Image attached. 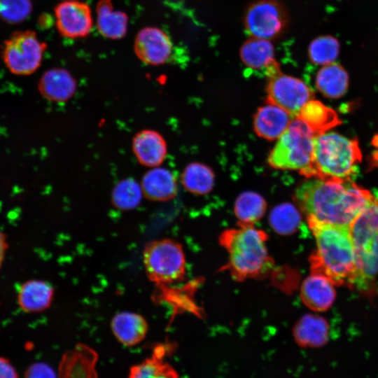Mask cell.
Segmentation results:
<instances>
[{"label": "cell", "mask_w": 378, "mask_h": 378, "mask_svg": "<svg viewBox=\"0 0 378 378\" xmlns=\"http://www.w3.org/2000/svg\"><path fill=\"white\" fill-rule=\"evenodd\" d=\"M76 80L69 71L62 68L46 71L38 83L40 94L54 102H66L74 95Z\"/></svg>", "instance_id": "17"}, {"label": "cell", "mask_w": 378, "mask_h": 378, "mask_svg": "<svg viewBox=\"0 0 378 378\" xmlns=\"http://www.w3.org/2000/svg\"><path fill=\"white\" fill-rule=\"evenodd\" d=\"M294 197L307 217L349 227L374 198L351 180L319 177L307 178L296 189Z\"/></svg>", "instance_id": "1"}, {"label": "cell", "mask_w": 378, "mask_h": 378, "mask_svg": "<svg viewBox=\"0 0 378 378\" xmlns=\"http://www.w3.org/2000/svg\"><path fill=\"white\" fill-rule=\"evenodd\" d=\"M266 209L265 198L253 191L239 194L234 204V213L238 225H254L263 217Z\"/></svg>", "instance_id": "26"}, {"label": "cell", "mask_w": 378, "mask_h": 378, "mask_svg": "<svg viewBox=\"0 0 378 378\" xmlns=\"http://www.w3.org/2000/svg\"><path fill=\"white\" fill-rule=\"evenodd\" d=\"M271 227L276 233L288 235L295 232L301 223L299 209L291 203L276 205L269 216Z\"/></svg>", "instance_id": "30"}, {"label": "cell", "mask_w": 378, "mask_h": 378, "mask_svg": "<svg viewBox=\"0 0 378 378\" xmlns=\"http://www.w3.org/2000/svg\"><path fill=\"white\" fill-rule=\"evenodd\" d=\"M173 43L169 36L161 29L146 27L136 34L134 51L143 63L158 66L166 63L171 57Z\"/></svg>", "instance_id": "11"}, {"label": "cell", "mask_w": 378, "mask_h": 378, "mask_svg": "<svg viewBox=\"0 0 378 378\" xmlns=\"http://www.w3.org/2000/svg\"><path fill=\"white\" fill-rule=\"evenodd\" d=\"M64 1H71V0H64Z\"/></svg>", "instance_id": "36"}, {"label": "cell", "mask_w": 378, "mask_h": 378, "mask_svg": "<svg viewBox=\"0 0 378 378\" xmlns=\"http://www.w3.org/2000/svg\"><path fill=\"white\" fill-rule=\"evenodd\" d=\"M316 134L301 119L295 117L277 139L267 157L276 169L298 171L309 178L312 172Z\"/></svg>", "instance_id": "5"}, {"label": "cell", "mask_w": 378, "mask_h": 378, "mask_svg": "<svg viewBox=\"0 0 378 378\" xmlns=\"http://www.w3.org/2000/svg\"><path fill=\"white\" fill-rule=\"evenodd\" d=\"M318 90L330 99L342 97L349 86V75L340 64L335 62L323 65L316 76Z\"/></svg>", "instance_id": "23"}, {"label": "cell", "mask_w": 378, "mask_h": 378, "mask_svg": "<svg viewBox=\"0 0 378 378\" xmlns=\"http://www.w3.org/2000/svg\"><path fill=\"white\" fill-rule=\"evenodd\" d=\"M297 118L304 122L316 135L326 132L340 123L337 113L332 108L314 99L302 106Z\"/></svg>", "instance_id": "24"}, {"label": "cell", "mask_w": 378, "mask_h": 378, "mask_svg": "<svg viewBox=\"0 0 378 378\" xmlns=\"http://www.w3.org/2000/svg\"><path fill=\"white\" fill-rule=\"evenodd\" d=\"M292 115L284 108L267 103L260 107L253 118L255 134L269 141L278 139L288 127Z\"/></svg>", "instance_id": "16"}, {"label": "cell", "mask_w": 378, "mask_h": 378, "mask_svg": "<svg viewBox=\"0 0 378 378\" xmlns=\"http://www.w3.org/2000/svg\"><path fill=\"white\" fill-rule=\"evenodd\" d=\"M340 53L338 40L332 36H322L314 39L308 48L310 61L317 65L335 62Z\"/></svg>", "instance_id": "31"}, {"label": "cell", "mask_w": 378, "mask_h": 378, "mask_svg": "<svg viewBox=\"0 0 378 378\" xmlns=\"http://www.w3.org/2000/svg\"><path fill=\"white\" fill-rule=\"evenodd\" d=\"M354 244L378 233V199L374 198L358 215L349 227Z\"/></svg>", "instance_id": "29"}, {"label": "cell", "mask_w": 378, "mask_h": 378, "mask_svg": "<svg viewBox=\"0 0 378 378\" xmlns=\"http://www.w3.org/2000/svg\"><path fill=\"white\" fill-rule=\"evenodd\" d=\"M329 326L327 321L317 315L306 314L295 325L293 336L302 347H320L328 340Z\"/></svg>", "instance_id": "21"}, {"label": "cell", "mask_w": 378, "mask_h": 378, "mask_svg": "<svg viewBox=\"0 0 378 378\" xmlns=\"http://www.w3.org/2000/svg\"><path fill=\"white\" fill-rule=\"evenodd\" d=\"M18 374L10 361L4 357H0V378H16Z\"/></svg>", "instance_id": "34"}, {"label": "cell", "mask_w": 378, "mask_h": 378, "mask_svg": "<svg viewBox=\"0 0 378 378\" xmlns=\"http://www.w3.org/2000/svg\"><path fill=\"white\" fill-rule=\"evenodd\" d=\"M288 21V11L279 0H255L244 15V29L251 37L270 41L284 33Z\"/></svg>", "instance_id": "8"}, {"label": "cell", "mask_w": 378, "mask_h": 378, "mask_svg": "<svg viewBox=\"0 0 378 378\" xmlns=\"http://www.w3.org/2000/svg\"><path fill=\"white\" fill-rule=\"evenodd\" d=\"M183 187L189 192L206 195L211 191L215 182L212 169L200 162L188 164L181 174Z\"/></svg>", "instance_id": "25"}, {"label": "cell", "mask_w": 378, "mask_h": 378, "mask_svg": "<svg viewBox=\"0 0 378 378\" xmlns=\"http://www.w3.org/2000/svg\"><path fill=\"white\" fill-rule=\"evenodd\" d=\"M144 197L140 183L132 178L119 181L111 193V202L117 209L130 211L136 209Z\"/></svg>", "instance_id": "28"}, {"label": "cell", "mask_w": 378, "mask_h": 378, "mask_svg": "<svg viewBox=\"0 0 378 378\" xmlns=\"http://www.w3.org/2000/svg\"><path fill=\"white\" fill-rule=\"evenodd\" d=\"M54 298V288L45 281L29 280L18 290V302L25 312L36 313L48 309Z\"/></svg>", "instance_id": "20"}, {"label": "cell", "mask_w": 378, "mask_h": 378, "mask_svg": "<svg viewBox=\"0 0 378 378\" xmlns=\"http://www.w3.org/2000/svg\"><path fill=\"white\" fill-rule=\"evenodd\" d=\"M360 160L356 140L326 131L314 137L310 177L351 180Z\"/></svg>", "instance_id": "4"}, {"label": "cell", "mask_w": 378, "mask_h": 378, "mask_svg": "<svg viewBox=\"0 0 378 378\" xmlns=\"http://www.w3.org/2000/svg\"><path fill=\"white\" fill-rule=\"evenodd\" d=\"M300 295L308 308L315 312H325L335 301V284L324 275L311 272L301 285Z\"/></svg>", "instance_id": "13"}, {"label": "cell", "mask_w": 378, "mask_h": 378, "mask_svg": "<svg viewBox=\"0 0 378 378\" xmlns=\"http://www.w3.org/2000/svg\"><path fill=\"white\" fill-rule=\"evenodd\" d=\"M8 247L6 236L0 230V267L2 265Z\"/></svg>", "instance_id": "35"}, {"label": "cell", "mask_w": 378, "mask_h": 378, "mask_svg": "<svg viewBox=\"0 0 378 378\" xmlns=\"http://www.w3.org/2000/svg\"><path fill=\"white\" fill-rule=\"evenodd\" d=\"M56 27L59 33L69 38L87 36L93 27L90 6L77 0L64 1L55 8Z\"/></svg>", "instance_id": "10"}, {"label": "cell", "mask_w": 378, "mask_h": 378, "mask_svg": "<svg viewBox=\"0 0 378 378\" xmlns=\"http://www.w3.org/2000/svg\"><path fill=\"white\" fill-rule=\"evenodd\" d=\"M166 347L162 345L157 347L151 357L147 358L140 363L130 368L129 377H176L177 372L167 363L163 357L166 354Z\"/></svg>", "instance_id": "27"}, {"label": "cell", "mask_w": 378, "mask_h": 378, "mask_svg": "<svg viewBox=\"0 0 378 378\" xmlns=\"http://www.w3.org/2000/svg\"><path fill=\"white\" fill-rule=\"evenodd\" d=\"M31 10V0H0V18L10 24L22 22Z\"/></svg>", "instance_id": "32"}, {"label": "cell", "mask_w": 378, "mask_h": 378, "mask_svg": "<svg viewBox=\"0 0 378 378\" xmlns=\"http://www.w3.org/2000/svg\"><path fill=\"white\" fill-rule=\"evenodd\" d=\"M140 185L144 197L153 202H167L176 197L177 180L173 173L160 166L149 168L144 173Z\"/></svg>", "instance_id": "15"}, {"label": "cell", "mask_w": 378, "mask_h": 378, "mask_svg": "<svg viewBox=\"0 0 378 378\" xmlns=\"http://www.w3.org/2000/svg\"><path fill=\"white\" fill-rule=\"evenodd\" d=\"M143 262L148 279L157 284L181 281L186 274V258L182 246L168 238L148 242L143 251Z\"/></svg>", "instance_id": "6"}, {"label": "cell", "mask_w": 378, "mask_h": 378, "mask_svg": "<svg viewBox=\"0 0 378 378\" xmlns=\"http://www.w3.org/2000/svg\"><path fill=\"white\" fill-rule=\"evenodd\" d=\"M98 355L90 346L80 344L67 351L61 360L59 376L64 377H97L95 370Z\"/></svg>", "instance_id": "18"}, {"label": "cell", "mask_w": 378, "mask_h": 378, "mask_svg": "<svg viewBox=\"0 0 378 378\" xmlns=\"http://www.w3.org/2000/svg\"><path fill=\"white\" fill-rule=\"evenodd\" d=\"M238 225L225 230L219 237L228 254L225 268L239 281L265 276L274 265L267 247V233L254 225Z\"/></svg>", "instance_id": "3"}, {"label": "cell", "mask_w": 378, "mask_h": 378, "mask_svg": "<svg viewBox=\"0 0 378 378\" xmlns=\"http://www.w3.org/2000/svg\"><path fill=\"white\" fill-rule=\"evenodd\" d=\"M111 328L116 340L125 346H134L146 337L148 325L141 314L132 312H121L111 319Z\"/></svg>", "instance_id": "19"}, {"label": "cell", "mask_w": 378, "mask_h": 378, "mask_svg": "<svg viewBox=\"0 0 378 378\" xmlns=\"http://www.w3.org/2000/svg\"><path fill=\"white\" fill-rule=\"evenodd\" d=\"M97 27L104 37L118 40L127 31L128 18L125 13L114 10L112 0H99L96 6Z\"/></svg>", "instance_id": "22"}, {"label": "cell", "mask_w": 378, "mask_h": 378, "mask_svg": "<svg viewBox=\"0 0 378 378\" xmlns=\"http://www.w3.org/2000/svg\"><path fill=\"white\" fill-rule=\"evenodd\" d=\"M316 244L309 258L311 272L321 274L335 286L354 288L357 274L356 258L349 227L307 217Z\"/></svg>", "instance_id": "2"}, {"label": "cell", "mask_w": 378, "mask_h": 378, "mask_svg": "<svg viewBox=\"0 0 378 378\" xmlns=\"http://www.w3.org/2000/svg\"><path fill=\"white\" fill-rule=\"evenodd\" d=\"M239 57L249 69L266 70L267 77L280 71L275 59L274 46L270 40L249 38L241 45Z\"/></svg>", "instance_id": "14"}, {"label": "cell", "mask_w": 378, "mask_h": 378, "mask_svg": "<svg viewBox=\"0 0 378 378\" xmlns=\"http://www.w3.org/2000/svg\"><path fill=\"white\" fill-rule=\"evenodd\" d=\"M267 78L266 102L284 108L294 118L314 97L312 90L298 78L284 74L281 71Z\"/></svg>", "instance_id": "9"}, {"label": "cell", "mask_w": 378, "mask_h": 378, "mask_svg": "<svg viewBox=\"0 0 378 378\" xmlns=\"http://www.w3.org/2000/svg\"><path fill=\"white\" fill-rule=\"evenodd\" d=\"M132 150L141 165L152 168L161 166L164 162L167 155V144L159 132L144 129L132 137Z\"/></svg>", "instance_id": "12"}, {"label": "cell", "mask_w": 378, "mask_h": 378, "mask_svg": "<svg viewBox=\"0 0 378 378\" xmlns=\"http://www.w3.org/2000/svg\"><path fill=\"white\" fill-rule=\"evenodd\" d=\"M26 377H55V370L45 363H35L24 372Z\"/></svg>", "instance_id": "33"}, {"label": "cell", "mask_w": 378, "mask_h": 378, "mask_svg": "<svg viewBox=\"0 0 378 378\" xmlns=\"http://www.w3.org/2000/svg\"><path fill=\"white\" fill-rule=\"evenodd\" d=\"M47 48L31 30L13 33L4 43L2 58L10 72L15 75L27 76L41 66L43 53Z\"/></svg>", "instance_id": "7"}]
</instances>
